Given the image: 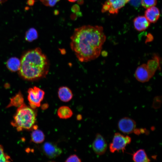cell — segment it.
Here are the masks:
<instances>
[{"mask_svg":"<svg viewBox=\"0 0 162 162\" xmlns=\"http://www.w3.org/2000/svg\"><path fill=\"white\" fill-rule=\"evenodd\" d=\"M70 38L72 50L79 61L86 62L99 56L106 36L102 27L87 25L76 28Z\"/></svg>","mask_w":162,"mask_h":162,"instance_id":"cell-1","label":"cell"},{"mask_svg":"<svg viewBox=\"0 0 162 162\" xmlns=\"http://www.w3.org/2000/svg\"><path fill=\"white\" fill-rule=\"evenodd\" d=\"M20 62L19 73L25 80H37L45 76L48 72V59L39 47L25 53L22 57Z\"/></svg>","mask_w":162,"mask_h":162,"instance_id":"cell-2","label":"cell"},{"mask_svg":"<svg viewBox=\"0 0 162 162\" xmlns=\"http://www.w3.org/2000/svg\"><path fill=\"white\" fill-rule=\"evenodd\" d=\"M37 113L35 109L24 103L19 107L14 116L11 124L16 127L18 131L23 129H33L36 120Z\"/></svg>","mask_w":162,"mask_h":162,"instance_id":"cell-3","label":"cell"},{"mask_svg":"<svg viewBox=\"0 0 162 162\" xmlns=\"http://www.w3.org/2000/svg\"><path fill=\"white\" fill-rule=\"evenodd\" d=\"M131 139L129 136H124L119 133H116L113 136L112 142L109 145V149L111 153L116 151H122L124 152L125 147L131 142Z\"/></svg>","mask_w":162,"mask_h":162,"instance_id":"cell-4","label":"cell"},{"mask_svg":"<svg viewBox=\"0 0 162 162\" xmlns=\"http://www.w3.org/2000/svg\"><path fill=\"white\" fill-rule=\"evenodd\" d=\"M28 99L30 106L35 109L40 106L45 94L44 92L40 88L34 86L28 90Z\"/></svg>","mask_w":162,"mask_h":162,"instance_id":"cell-5","label":"cell"},{"mask_svg":"<svg viewBox=\"0 0 162 162\" xmlns=\"http://www.w3.org/2000/svg\"><path fill=\"white\" fill-rule=\"evenodd\" d=\"M130 0H107L103 4L102 13L108 12L112 14H118L119 10Z\"/></svg>","mask_w":162,"mask_h":162,"instance_id":"cell-6","label":"cell"},{"mask_svg":"<svg viewBox=\"0 0 162 162\" xmlns=\"http://www.w3.org/2000/svg\"><path fill=\"white\" fill-rule=\"evenodd\" d=\"M118 126L119 130L124 134H130L136 129V123L133 119L127 117L123 118L118 122Z\"/></svg>","mask_w":162,"mask_h":162,"instance_id":"cell-7","label":"cell"},{"mask_svg":"<svg viewBox=\"0 0 162 162\" xmlns=\"http://www.w3.org/2000/svg\"><path fill=\"white\" fill-rule=\"evenodd\" d=\"M42 149L44 154L49 158H56L62 152V149L54 143L46 142L44 144Z\"/></svg>","mask_w":162,"mask_h":162,"instance_id":"cell-8","label":"cell"},{"mask_svg":"<svg viewBox=\"0 0 162 162\" xmlns=\"http://www.w3.org/2000/svg\"><path fill=\"white\" fill-rule=\"evenodd\" d=\"M93 150L97 154L100 155L106 152L107 144L104 138L100 134H97L92 144Z\"/></svg>","mask_w":162,"mask_h":162,"instance_id":"cell-9","label":"cell"},{"mask_svg":"<svg viewBox=\"0 0 162 162\" xmlns=\"http://www.w3.org/2000/svg\"><path fill=\"white\" fill-rule=\"evenodd\" d=\"M135 76L137 80L142 82L148 81L152 77L147 64H145L138 67L136 70Z\"/></svg>","mask_w":162,"mask_h":162,"instance_id":"cell-10","label":"cell"},{"mask_svg":"<svg viewBox=\"0 0 162 162\" xmlns=\"http://www.w3.org/2000/svg\"><path fill=\"white\" fill-rule=\"evenodd\" d=\"M145 16L150 23H154L159 18L160 11L157 7H151L147 8L145 12Z\"/></svg>","mask_w":162,"mask_h":162,"instance_id":"cell-11","label":"cell"},{"mask_svg":"<svg viewBox=\"0 0 162 162\" xmlns=\"http://www.w3.org/2000/svg\"><path fill=\"white\" fill-rule=\"evenodd\" d=\"M134 27L135 29L139 31H142L147 29L150 25V22L145 16H138L133 20Z\"/></svg>","mask_w":162,"mask_h":162,"instance_id":"cell-12","label":"cell"},{"mask_svg":"<svg viewBox=\"0 0 162 162\" xmlns=\"http://www.w3.org/2000/svg\"><path fill=\"white\" fill-rule=\"evenodd\" d=\"M58 95L59 99L64 102H68L73 98V94L71 90L68 87L63 86L58 89Z\"/></svg>","mask_w":162,"mask_h":162,"instance_id":"cell-13","label":"cell"},{"mask_svg":"<svg viewBox=\"0 0 162 162\" xmlns=\"http://www.w3.org/2000/svg\"><path fill=\"white\" fill-rule=\"evenodd\" d=\"M132 159L136 162H149L150 161L147 155L143 149H140L132 154Z\"/></svg>","mask_w":162,"mask_h":162,"instance_id":"cell-14","label":"cell"},{"mask_svg":"<svg viewBox=\"0 0 162 162\" xmlns=\"http://www.w3.org/2000/svg\"><path fill=\"white\" fill-rule=\"evenodd\" d=\"M21 65L20 60L16 57H12L8 60L6 66L8 69L12 72L19 70Z\"/></svg>","mask_w":162,"mask_h":162,"instance_id":"cell-15","label":"cell"},{"mask_svg":"<svg viewBox=\"0 0 162 162\" xmlns=\"http://www.w3.org/2000/svg\"><path fill=\"white\" fill-rule=\"evenodd\" d=\"M153 58V59L149 60L147 64L148 69L152 77L160 66L159 57L157 56L154 55Z\"/></svg>","mask_w":162,"mask_h":162,"instance_id":"cell-16","label":"cell"},{"mask_svg":"<svg viewBox=\"0 0 162 162\" xmlns=\"http://www.w3.org/2000/svg\"><path fill=\"white\" fill-rule=\"evenodd\" d=\"M57 115L60 118L66 119L70 118L73 114V111L68 106H63L60 107L57 112Z\"/></svg>","mask_w":162,"mask_h":162,"instance_id":"cell-17","label":"cell"},{"mask_svg":"<svg viewBox=\"0 0 162 162\" xmlns=\"http://www.w3.org/2000/svg\"><path fill=\"white\" fill-rule=\"evenodd\" d=\"M31 140L36 143H40L45 140V135L41 130L37 129H34L31 134Z\"/></svg>","mask_w":162,"mask_h":162,"instance_id":"cell-18","label":"cell"},{"mask_svg":"<svg viewBox=\"0 0 162 162\" xmlns=\"http://www.w3.org/2000/svg\"><path fill=\"white\" fill-rule=\"evenodd\" d=\"M24 99L23 95L20 91L14 96L10 99V101L7 107L12 106L19 107L23 103Z\"/></svg>","mask_w":162,"mask_h":162,"instance_id":"cell-19","label":"cell"},{"mask_svg":"<svg viewBox=\"0 0 162 162\" xmlns=\"http://www.w3.org/2000/svg\"><path fill=\"white\" fill-rule=\"evenodd\" d=\"M38 33L36 30L32 28L28 29L25 34V39L27 41L31 42L37 39Z\"/></svg>","mask_w":162,"mask_h":162,"instance_id":"cell-20","label":"cell"},{"mask_svg":"<svg viewBox=\"0 0 162 162\" xmlns=\"http://www.w3.org/2000/svg\"><path fill=\"white\" fill-rule=\"evenodd\" d=\"M142 6L145 8L155 6L157 4V0H141Z\"/></svg>","mask_w":162,"mask_h":162,"instance_id":"cell-21","label":"cell"},{"mask_svg":"<svg viewBox=\"0 0 162 162\" xmlns=\"http://www.w3.org/2000/svg\"><path fill=\"white\" fill-rule=\"evenodd\" d=\"M11 160L10 157L4 153L3 146L0 145V162H10Z\"/></svg>","mask_w":162,"mask_h":162,"instance_id":"cell-22","label":"cell"},{"mask_svg":"<svg viewBox=\"0 0 162 162\" xmlns=\"http://www.w3.org/2000/svg\"><path fill=\"white\" fill-rule=\"evenodd\" d=\"M40 1L42 4L46 6L52 7L60 0H40Z\"/></svg>","mask_w":162,"mask_h":162,"instance_id":"cell-23","label":"cell"},{"mask_svg":"<svg viewBox=\"0 0 162 162\" xmlns=\"http://www.w3.org/2000/svg\"><path fill=\"white\" fill-rule=\"evenodd\" d=\"M65 162H80L81 159L76 154H73L69 156L65 161Z\"/></svg>","mask_w":162,"mask_h":162,"instance_id":"cell-24","label":"cell"},{"mask_svg":"<svg viewBox=\"0 0 162 162\" xmlns=\"http://www.w3.org/2000/svg\"><path fill=\"white\" fill-rule=\"evenodd\" d=\"M160 97L155 98L153 102V106L154 108H158L159 107L160 105L161 101Z\"/></svg>","mask_w":162,"mask_h":162,"instance_id":"cell-25","label":"cell"},{"mask_svg":"<svg viewBox=\"0 0 162 162\" xmlns=\"http://www.w3.org/2000/svg\"><path fill=\"white\" fill-rule=\"evenodd\" d=\"M71 10L74 13L76 14L80 12V8L77 4H74L72 7Z\"/></svg>","mask_w":162,"mask_h":162,"instance_id":"cell-26","label":"cell"},{"mask_svg":"<svg viewBox=\"0 0 162 162\" xmlns=\"http://www.w3.org/2000/svg\"><path fill=\"white\" fill-rule=\"evenodd\" d=\"M28 4L31 6H32L34 4L35 2L34 0H28L27 2Z\"/></svg>","mask_w":162,"mask_h":162,"instance_id":"cell-27","label":"cell"},{"mask_svg":"<svg viewBox=\"0 0 162 162\" xmlns=\"http://www.w3.org/2000/svg\"><path fill=\"white\" fill-rule=\"evenodd\" d=\"M48 106V104H44L42 106V108L43 109H45L47 108Z\"/></svg>","mask_w":162,"mask_h":162,"instance_id":"cell-28","label":"cell"},{"mask_svg":"<svg viewBox=\"0 0 162 162\" xmlns=\"http://www.w3.org/2000/svg\"><path fill=\"white\" fill-rule=\"evenodd\" d=\"M82 118V116L80 115H78L77 116V119L78 120H80Z\"/></svg>","mask_w":162,"mask_h":162,"instance_id":"cell-29","label":"cell"},{"mask_svg":"<svg viewBox=\"0 0 162 162\" xmlns=\"http://www.w3.org/2000/svg\"><path fill=\"white\" fill-rule=\"evenodd\" d=\"M69 1L71 2H74L77 1L78 0H68Z\"/></svg>","mask_w":162,"mask_h":162,"instance_id":"cell-30","label":"cell"},{"mask_svg":"<svg viewBox=\"0 0 162 162\" xmlns=\"http://www.w3.org/2000/svg\"><path fill=\"white\" fill-rule=\"evenodd\" d=\"M6 0H0V3H2L5 2Z\"/></svg>","mask_w":162,"mask_h":162,"instance_id":"cell-31","label":"cell"}]
</instances>
